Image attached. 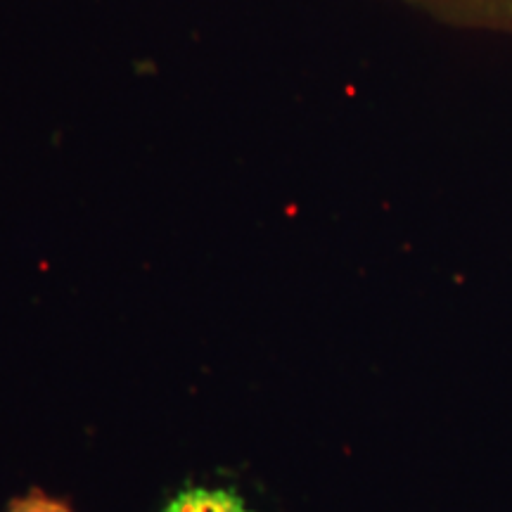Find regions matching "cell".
Returning <instances> with one entry per match:
<instances>
[{
  "instance_id": "1",
  "label": "cell",
  "mask_w": 512,
  "mask_h": 512,
  "mask_svg": "<svg viewBox=\"0 0 512 512\" xmlns=\"http://www.w3.org/2000/svg\"><path fill=\"white\" fill-rule=\"evenodd\" d=\"M434 19L465 29L512 34V0H399Z\"/></svg>"
},
{
  "instance_id": "2",
  "label": "cell",
  "mask_w": 512,
  "mask_h": 512,
  "mask_svg": "<svg viewBox=\"0 0 512 512\" xmlns=\"http://www.w3.org/2000/svg\"><path fill=\"white\" fill-rule=\"evenodd\" d=\"M162 512H254L238 491L223 486H192L176 494Z\"/></svg>"
},
{
  "instance_id": "3",
  "label": "cell",
  "mask_w": 512,
  "mask_h": 512,
  "mask_svg": "<svg viewBox=\"0 0 512 512\" xmlns=\"http://www.w3.org/2000/svg\"><path fill=\"white\" fill-rule=\"evenodd\" d=\"M3 512H74L64 498H55L43 489H29L27 494L10 498Z\"/></svg>"
}]
</instances>
